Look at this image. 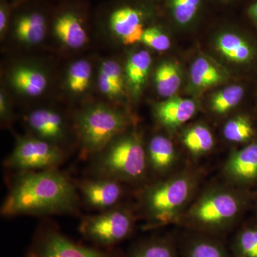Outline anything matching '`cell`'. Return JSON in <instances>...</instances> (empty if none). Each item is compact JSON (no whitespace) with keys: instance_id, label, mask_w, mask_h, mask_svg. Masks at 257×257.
<instances>
[{"instance_id":"37","label":"cell","mask_w":257,"mask_h":257,"mask_svg":"<svg viewBox=\"0 0 257 257\" xmlns=\"http://www.w3.org/2000/svg\"><path fill=\"white\" fill-rule=\"evenodd\" d=\"M50 1H56V2H57V1H59V0H50Z\"/></svg>"},{"instance_id":"11","label":"cell","mask_w":257,"mask_h":257,"mask_svg":"<svg viewBox=\"0 0 257 257\" xmlns=\"http://www.w3.org/2000/svg\"><path fill=\"white\" fill-rule=\"evenodd\" d=\"M66 156L64 149L28 133L17 135L14 148L3 165L18 172L57 169Z\"/></svg>"},{"instance_id":"24","label":"cell","mask_w":257,"mask_h":257,"mask_svg":"<svg viewBox=\"0 0 257 257\" xmlns=\"http://www.w3.org/2000/svg\"><path fill=\"white\" fill-rule=\"evenodd\" d=\"M182 80L180 67L174 61H162L154 71L155 89L162 99L175 96L182 84Z\"/></svg>"},{"instance_id":"7","label":"cell","mask_w":257,"mask_h":257,"mask_svg":"<svg viewBox=\"0 0 257 257\" xmlns=\"http://www.w3.org/2000/svg\"><path fill=\"white\" fill-rule=\"evenodd\" d=\"M92 12L87 0H59L54 5L48 45L55 52L75 55L90 45Z\"/></svg>"},{"instance_id":"21","label":"cell","mask_w":257,"mask_h":257,"mask_svg":"<svg viewBox=\"0 0 257 257\" xmlns=\"http://www.w3.org/2000/svg\"><path fill=\"white\" fill-rule=\"evenodd\" d=\"M197 111V104L193 99L174 96L157 103L153 114L162 128L173 132L188 122Z\"/></svg>"},{"instance_id":"25","label":"cell","mask_w":257,"mask_h":257,"mask_svg":"<svg viewBox=\"0 0 257 257\" xmlns=\"http://www.w3.org/2000/svg\"><path fill=\"white\" fill-rule=\"evenodd\" d=\"M225 79L224 72L206 57H197L191 67V82L197 90L215 87L224 82Z\"/></svg>"},{"instance_id":"12","label":"cell","mask_w":257,"mask_h":257,"mask_svg":"<svg viewBox=\"0 0 257 257\" xmlns=\"http://www.w3.org/2000/svg\"><path fill=\"white\" fill-rule=\"evenodd\" d=\"M26 257H124L112 248L87 246L69 239L53 225H42L32 239Z\"/></svg>"},{"instance_id":"10","label":"cell","mask_w":257,"mask_h":257,"mask_svg":"<svg viewBox=\"0 0 257 257\" xmlns=\"http://www.w3.org/2000/svg\"><path fill=\"white\" fill-rule=\"evenodd\" d=\"M136 219L135 211L121 204L83 218L79 231L96 247L112 248L131 236Z\"/></svg>"},{"instance_id":"2","label":"cell","mask_w":257,"mask_h":257,"mask_svg":"<svg viewBox=\"0 0 257 257\" xmlns=\"http://www.w3.org/2000/svg\"><path fill=\"white\" fill-rule=\"evenodd\" d=\"M202 175V170L191 166L141 187L138 211L145 220V229L177 224L195 198Z\"/></svg>"},{"instance_id":"9","label":"cell","mask_w":257,"mask_h":257,"mask_svg":"<svg viewBox=\"0 0 257 257\" xmlns=\"http://www.w3.org/2000/svg\"><path fill=\"white\" fill-rule=\"evenodd\" d=\"M50 0H28L15 6L3 45L18 55H28L49 44L54 5Z\"/></svg>"},{"instance_id":"26","label":"cell","mask_w":257,"mask_h":257,"mask_svg":"<svg viewBox=\"0 0 257 257\" xmlns=\"http://www.w3.org/2000/svg\"><path fill=\"white\" fill-rule=\"evenodd\" d=\"M256 130L251 118L246 114H237L225 122L222 128L223 138L232 145H247L254 138Z\"/></svg>"},{"instance_id":"16","label":"cell","mask_w":257,"mask_h":257,"mask_svg":"<svg viewBox=\"0 0 257 257\" xmlns=\"http://www.w3.org/2000/svg\"><path fill=\"white\" fill-rule=\"evenodd\" d=\"M81 202L98 212L121 205L126 184L108 177L91 176L75 182Z\"/></svg>"},{"instance_id":"30","label":"cell","mask_w":257,"mask_h":257,"mask_svg":"<svg viewBox=\"0 0 257 257\" xmlns=\"http://www.w3.org/2000/svg\"><path fill=\"white\" fill-rule=\"evenodd\" d=\"M185 257H226V250L218 240L207 236H199L189 241Z\"/></svg>"},{"instance_id":"5","label":"cell","mask_w":257,"mask_h":257,"mask_svg":"<svg viewBox=\"0 0 257 257\" xmlns=\"http://www.w3.org/2000/svg\"><path fill=\"white\" fill-rule=\"evenodd\" d=\"M134 126L89 159L91 176L108 177L141 187L149 182L146 142Z\"/></svg>"},{"instance_id":"4","label":"cell","mask_w":257,"mask_h":257,"mask_svg":"<svg viewBox=\"0 0 257 257\" xmlns=\"http://www.w3.org/2000/svg\"><path fill=\"white\" fill-rule=\"evenodd\" d=\"M74 108L71 118L83 158H92L135 125L130 110L97 98Z\"/></svg>"},{"instance_id":"14","label":"cell","mask_w":257,"mask_h":257,"mask_svg":"<svg viewBox=\"0 0 257 257\" xmlns=\"http://www.w3.org/2000/svg\"><path fill=\"white\" fill-rule=\"evenodd\" d=\"M28 134L66 150L76 141L71 114H66L55 106L42 105L32 108L24 115Z\"/></svg>"},{"instance_id":"15","label":"cell","mask_w":257,"mask_h":257,"mask_svg":"<svg viewBox=\"0 0 257 257\" xmlns=\"http://www.w3.org/2000/svg\"><path fill=\"white\" fill-rule=\"evenodd\" d=\"M95 95L97 99L128 110L131 99L125 77L124 62L112 55L96 59Z\"/></svg>"},{"instance_id":"17","label":"cell","mask_w":257,"mask_h":257,"mask_svg":"<svg viewBox=\"0 0 257 257\" xmlns=\"http://www.w3.org/2000/svg\"><path fill=\"white\" fill-rule=\"evenodd\" d=\"M146 154L150 181L172 175L180 161L175 144L163 134L152 135L146 143Z\"/></svg>"},{"instance_id":"8","label":"cell","mask_w":257,"mask_h":257,"mask_svg":"<svg viewBox=\"0 0 257 257\" xmlns=\"http://www.w3.org/2000/svg\"><path fill=\"white\" fill-rule=\"evenodd\" d=\"M3 69L1 85L14 99L33 102L57 89L58 74L50 61L26 55L17 56Z\"/></svg>"},{"instance_id":"34","label":"cell","mask_w":257,"mask_h":257,"mask_svg":"<svg viewBox=\"0 0 257 257\" xmlns=\"http://www.w3.org/2000/svg\"><path fill=\"white\" fill-rule=\"evenodd\" d=\"M244 13L248 21L257 28V0H248Z\"/></svg>"},{"instance_id":"3","label":"cell","mask_w":257,"mask_h":257,"mask_svg":"<svg viewBox=\"0 0 257 257\" xmlns=\"http://www.w3.org/2000/svg\"><path fill=\"white\" fill-rule=\"evenodd\" d=\"M159 15L157 0H107L92 12V28L111 47L133 46Z\"/></svg>"},{"instance_id":"1","label":"cell","mask_w":257,"mask_h":257,"mask_svg":"<svg viewBox=\"0 0 257 257\" xmlns=\"http://www.w3.org/2000/svg\"><path fill=\"white\" fill-rule=\"evenodd\" d=\"M81 199L75 182L57 169L18 172L1 207L4 217L75 215Z\"/></svg>"},{"instance_id":"13","label":"cell","mask_w":257,"mask_h":257,"mask_svg":"<svg viewBox=\"0 0 257 257\" xmlns=\"http://www.w3.org/2000/svg\"><path fill=\"white\" fill-rule=\"evenodd\" d=\"M96 59L82 56L64 66L58 75L57 89L67 104L77 107L96 98Z\"/></svg>"},{"instance_id":"18","label":"cell","mask_w":257,"mask_h":257,"mask_svg":"<svg viewBox=\"0 0 257 257\" xmlns=\"http://www.w3.org/2000/svg\"><path fill=\"white\" fill-rule=\"evenodd\" d=\"M222 175L230 185L240 187L257 181V141L230 153L223 166Z\"/></svg>"},{"instance_id":"28","label":"cell","mask_w":257,"mask_h":257,"mask_svg":"<svg viewBox=\"0 0 257 257\" xmlns=\"http://www.w3.org/2000/svg\"><path fill=\"white\" fill-rule=\"evenodd\" d=\"M126 257H177L175 244L165 237L151 238L134 245Z\"/></svg>"},{"instance_id":"35","label":"cell","mask_w":257,"mask_h":257,"mask_svg":"<svg viewBox=\"0 0 257 257\" xmlns=\"http://www.w3.org/2000/svg\"><path fill=\"white\" fill-rule=\"evenodd\" d=\"M209 1L212 2L214 4L220 7H228L229 5L234 4L239 0H209Z\"/></svg>"},{"instance_id":"36","label":"cell","mask_w":257,"mask_h":257,"mask_svg":"<svg viewBox=\"0 0 257 257\" xmlns=\"http://www.w3.org/2000/svg\"><path fill=\"white\" fill-rule=\"evenodd\" d=\"M8 1L11 3L12 4L14 5L15 6H16V5L21 4V3H24V2L28 1V0H8Z\"/></svg>"},{"instance_id":"23","label":"cell","mask_w":257,"mask_h":257,"mask_svg":"<svg viewBox=\"0 0 257 257\" xmlns=\"http://www.w3.org/2000/svg\"><path fill=\"white\" fill-rule=\"evenodd\" d=\"M180 140L186 151L194 159L209 155L214 150L216 143L210 128L202 123L184 128Z\"/></svg>"},{"instance_id":"31","label":"cell","mask_w":257,"mask_h":257,"mask_svg":"<svg viewBox=\"0 0 257 257\" xmlns=\"http://www.w3.org/2000/svg\"><path fill=\"white\" fill-rule=\"evenodd\" d=\"M233 247L237 257H257V226L240 231Z\"/></svg>"},{"instance_id":"32","label":"cell","mask_w":257,"mask_h":257,"mask_svg":"<svg viewBox=\"0 0 257 257\" xmlns=\"http://www.w3.org/2000/svg\"><path fill=\"white\" fill-rule=\"evenodd\" d=\"M15 99L4 86L0 87V121L3 128H9L15 119Z\"/></svg>"},{"instance_id":"19","label":"cell","mask_w":257,"mask_h":257,"mask_svg":"<svg viewBox=\"0 0 257 257\" xmlns=\"http://www.w3.org/2000/svg\"><path fill=\"white\" fill-rule=\"evenodd\" d=\"M215 38L216 51L231 63L249 66L256 62V45L242 32L224 28Z\"/></svg>"},{"instance_id":"29","label":"cell","mask_w":257,"mask_h":257,"mask_svg":"<svg viewBox=\"0 0 257 257\" xmlns=\"http://www.w3.org/2000/svg\"><path fill=\"white\" fill-rule=\"evenodd\" d=\"M160 15L147 27L142 37L140 43L150 50L159 52L169 50L171 47L170 37L166 31L165 25L162 23Z\"/></svg>"},{"instance_id":"22","label":"cell","mask_w":257,"mask_h":257,"mask_svg":"<svg viewBox=\"0 0 257 257\" xmlns=\"http://www.w3.org/2000/svg\"><path fill=\"white\" fill-rule=\"evenodd\" d=\"M153 64L150 51L139 48L130 52L124 62L125 77L131 101H137L145 90Z\"/></svg>"},{"instance_id":"20","label":"cell","mask_w":257,"mask_h":257,"mask_svg":"<svg viewBox=\"0 0 257 257\" xmlns=\"http://www.w3.org/2000/svg\"><path fill=\"white\" fill-rule=\"evenodd\" d=\"M209 0H157L160 16L173 26L187 30L200 22Z\"/></svg>"},{"instance_id":"27","label":"cell","mask_w":257,"mask_h":257,"mask_svg":"<svg viewBox=\"0 0 257 257\" xmlns=\"http://www.w3.org/2000/svg\"><path fill=\"white\" fill-rule=\"evenodd\" d=\"M244 96V87L240 84L223 88L211 95L209 110L216 116H224L239 105Z\"/></svg>"},{"instance_id":"6","label":"cell","mask_w":257,"mask_h":257,"mask_svg":"<svg viewBox=\"0 0 257 257\" xmlns=\"http://www.w3.org/2000/svg\"><path fill=\"white\" fill-rule=\"evenodd\" d=\"M246 205V197L239 187L213 186L193 199L177 224L204 234L221 232L236 223Z\"/></svg>"},{"instance_id":"33","label":"cell","mask_w":257,"mask_h":257,"mask_svg":"<svg viewBox=\"0 0 257 257\" xmlns=\"http://www.w3.org/2000/svg\"><path fill=\"white\" fill-rule=\"evenodd\" d=\"M15 5L8 0H0V41L3 45L8 36Z\"/></svg>"}]
</instances>
